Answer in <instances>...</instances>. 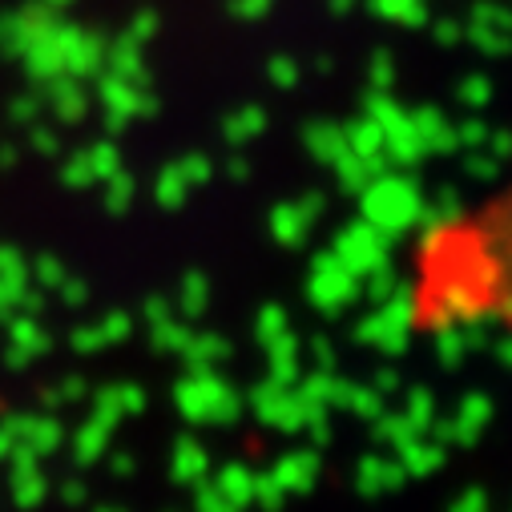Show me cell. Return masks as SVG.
Wrapping results in <instances>:
<instances>
[{
    "label": "cell",
    "mask_w": 512,
    "mask_h": 512,
    "mask_svg": "<svg viewBox=\"0 0 512 512\" xmlns=\"http://www.w3.org/2000/svg\"><path fill=\"white\" fill-rule=\"evenodd\" d=\"M408 323L424 335L492 327L512 339V174L424 230L408 271Z\"/></svg>",
    "instance_id": "obj_1"
}]
</instances>
